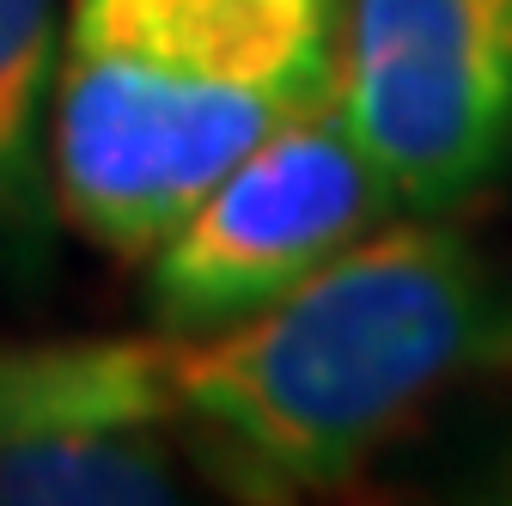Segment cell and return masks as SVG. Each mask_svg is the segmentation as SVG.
Here are the masks:
<instances>
[{
  "label": "cell",
  "mask_w": 512,
  "mask_h": 506,
  "mask_svg": "<svg viewBox=\"0 0 512 506\" xmlns=\"http://www.w3.org/2000/svg\"><path fill=\"white\" fill-rule=\"evenodd\" d=\"M512 360V287L452 226L354 238L250 318L171 336L177 427L238 494L342 488L433 397Z\"/></svg>",
  "instance_id": "cell-1"
},
{
  "label": "cell",
  "mask_w": 512,
  "mask_h": 506,
  "mask_svg": "<svg viewBox=\"0 0 512 506\" xmlns=\"http://www.w3.org/2000/svg\"><path fill=\"white\" fill-rule=\"evenodd\" d=\"M348 0H68L55 202L141 263L275 129L342 86Z\"/></svg>",
  "instance_id": "cell-2"
},
{
  "label": "cell",
  "mask_w": 512,
  "mask_h": 506,
  "mask_svg": "<svg viewBox=\"0 0 512 506\" xmlns=\"http://www.w3.org/2000/svg\"><path fill=\"white\" fill-rule=\"evenodd\" d=\"M397 208L342 104L250 147L153 250L147 305L165 336H214L263 311Z\"/></svg>",
  "instance_id": "cell-3"
},
{
  "label": "cell",
  "mask_w": 512,
  "mask_h": 506,
  "mask_svg": "<svg viewBox=\"0 0 512 506\" xmlns=\"http://www.w3.org/2000/svg\"><path fill=\"white\" fill-rule=\"evenodd\" d=\"M336 104L397 208L470 202L512 159V0H348Z\"/></svg>",
  "instance_id": "cell-4"
},
{
  "label": "cell",
  "mask_w": 512,
  "mask_h": 506,
  "mask_svg": "<svg viewBox=\"0 0 512 506\" xmlns=\"http://www.w3.org/2000/svg\"><path fill=\"white\" fill-rule=\"evenodd\" d=\"M171 427V342L0 348V506H165Z\"/></svg>",
  "instance_id": "cell-5"
},
{
  "label": "cell",
  "mask_w": 512,
  "mask_h": 506,
  "mask_svg": "<svg viewBox=\"0 0 512 506\" xmlns=\"http://www.w3.org/2000/svg\"><path fill=\"white\" fill-rule=\"evenodd\" d=\"M61 68V0H0V244L43 232V104Z\"/></svg>",
  "instance_id": "cell-6"
},
{
  "label": "cell",
  "mask_w": 512,
  "mask_h": 506,
  "mask_svg": "<svg viewBox=\"0 0 512 506\" xmlns=\"http://www.w3.org/2000/svg\"><path fill=\"white\" fill-rule=\"evenodd\" d=\"M488 494H494V500H512V439H506V452H500V464L488 470Z\"/></svg>",
  "instance_id": "cell-7"
}]
</instances>
